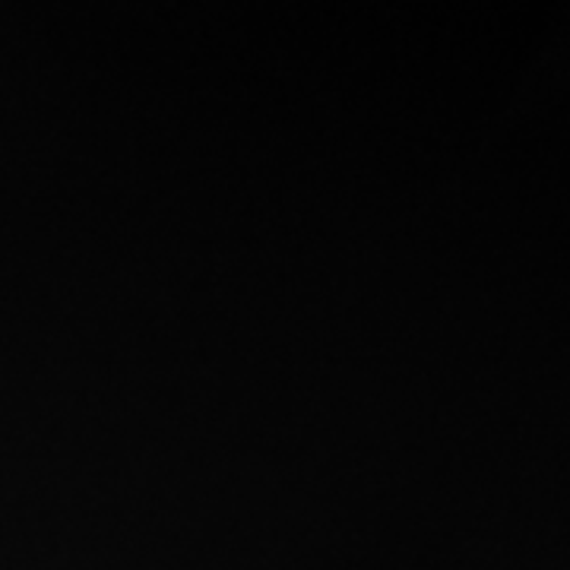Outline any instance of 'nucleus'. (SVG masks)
I'll return each mask as SVG.
<instances>
[]
</instances>
